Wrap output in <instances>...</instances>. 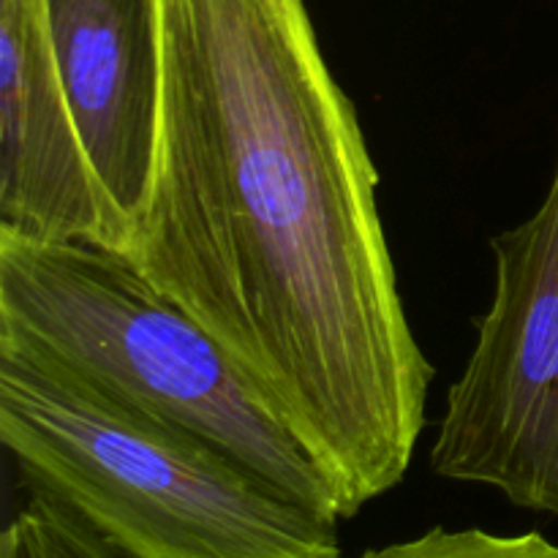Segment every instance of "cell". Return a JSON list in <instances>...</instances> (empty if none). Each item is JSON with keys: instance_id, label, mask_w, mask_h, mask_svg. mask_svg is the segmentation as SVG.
Returning a JSON list of instances; mask_svg holds the SVG:
<instances>
[{"instance_id": "obj_5", "label": "cell", "mask_w": 558, "mask_h": 558, "mask_svg": "<svg viewBox=\"0 0 558 558\" xmlns=\"http://www.w3.org/2000/svg\"><path fill=\"white\" fill-rule=\"evenodd\" d=\"M0 229L129 251L54 63L47 0H0Z\"/></svg>"}, {"instance_id": "obj_6", "label": "cell", "mask_w": 558, "mask_h": 558, "mask_svg": "<svg viewBox=\"0 0 558 558\" xmlns=\"http://www.w3.org/2000/svg\"><path fill=\"white\" fill-rule=\"evenodd\" d=\"M54 63L125 232L150 194L161 112V0H47Z\"/></svg>"}, {"instance_id": "obj_1", "label": "cell", "mask_w": 558, "mask_h": 558, "mask_svg": "<svg viewBox=\"0 0 558 558\" xmlns=\"http://www.w3.org/2000/svg\"><path fill=\"white\" fill-rule=\"evenodd\" d=\"M161 63L125 256L216 338L354 518L407 477L434 381L357 109L305 0H161Z\"/></svg>"}, {"instance_id": "obj_4", "label": "cell", "mask_w": 558, "mask_h": 558, "mask_svg": "<svg viewBox=\"0 0 558 558\" xmlns=\"http://www.w3.org/2000/svg\"><path fill=\"white\" fill-rule=\"evenodd\" d=\"M490 251L494 298L447 390L430 469L558 518V163L537 213Z\"/></svg>"}, {"instance_id": "obj_3", "label": "cell", "mask_w": 558, "mask_h": 558, "mask_svg": "<svg viewBox=\"0 0 558 558\" xmlns=\"http://www.w3.org/2000/svg\"><path fill=\"white\" fill-rule=\"evenodd\" d=\"M0 341L60 360L112 396L213 441L289 499L338 518L308 452L262 407L216 338L129 256L0 229Z\"/></svg>"}, {"instance_id": "obj_2", "label": "cell", "mask_w": 558, "mask_h": 558, "mask_svg": "<svg viewBox=\"0 0 558 558\" xmlns=\"http://www.w3.org/2000/svg\"><path fill=\"white\" fill-rule=\"evenodd\" d=\"M0 445L125 558H338L319 515L194 430L0 341Z\"/></svg>"}, {"instance_id": "obj_8", "label": "cell", "mask_w": 558, "mask_h": 558, "mask_svg": "<svg viewBox=\"0 0 558 558\" xmlns=\"http://www.w3.org/2000/svg\"><path fill=\"white\" fill-rule=\"evenodd\" d=\"M357 558H558V545L543 534H494L485 529H430L414 539L365 550Z\"/></svg>"}, {"instance_id": "obj_7", "label": "cell", "mask_w": 558, "mask_h": 558, "mask_svg": "<svg viewBox=\"0 0 558 558\" xmlns=\"http://www.w3.org/2000/svg\"><path fill=\"white\" fill-rule=\"evenodd\" d=\"M0 558H125L47 490L27 488L0 537Z\"/></svg>"}]
</instances>
